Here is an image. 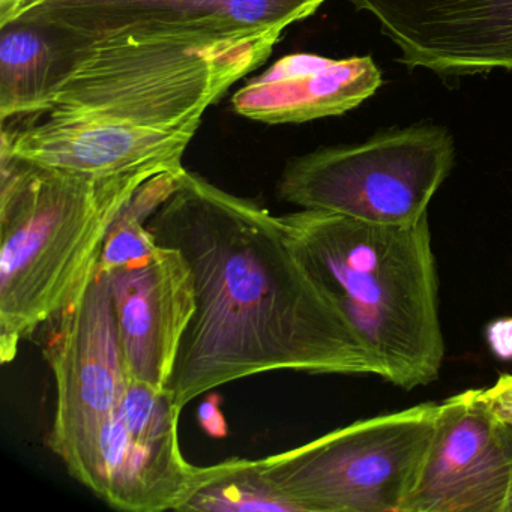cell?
<instances>
[{
  "label": "cell",
  "mask_w": 512,
  "mask_h": 512,
  "mask_svg": "<svg viewBox=\"0 0 512 512\" xmlns=\"http://www.w3.org/2000/svg\"><path fill=\"white\" fill-rule=\"evenodd\" d=\"M37 337L55 382L47 445L67 472L119 511H178L199 472L179 443L182 409L128 373L106 277Z\"/></svg>",
  "instance_id": "3"
},
{
  "label": "cell",
  "mask_w": 512,
  "mask_h": 512,
  "mask_svg": "<svg viewBox=\"0 0 512 512\" xmlns=\"http://www.w3.org/2000/svg\"><path fill=\"white\" fill-rule=\"evenodd\" d=\"M80 38L35 17L0 25V125L37 115L76 65Z\"/></svg>",
  "instance_id": "13"
},
{
  "label": "cell",
  "mask_w": 512,
  "mask_h": 512,
  "mask_svg": "<svg viewBox=\"0 0 512 512\" xmlns=\"http://www.w3.org/2000/svg\"><path fill=\"white\" fill-rule=\"evenodd\" d=\"M439 403L352 422L262 458L301 512H400L436 430Z\"/></svg>",
  "instance_id": "7"
},
{
  "label": "cell",
  "mask_w": 512,
  "mask_h": 512,
  "mask_svg": "<svg viewBox=\"0 0 512 512\" xmlns=\"http://www.w3.org/2000/svg\"><path fill=\"white\" fill-rule=\"evenodd\" d=\"M410 70L460 77L512 70V0H349Z\"/></svg>",
  "instance_id": "9"
},
{
  "label": "cell",
  "mask_w": 512,
  "mask_h": 512,
  "mask_svg": "<svg viewBox=\"0 0 512 512\" xmlns=\"http://www.w3.org/2000/svg\"><path fill=\"white\" fill-rule=\"evenodd\" d=\"M512 457L479 389L440 401L433 440L400 512H505Z\"/></svg>",
  "instance_id": "8"
},
{
  "label": "cell",
  "mask_w": 512,
  "mask_h": 512,
  "mask_svg": "<svg viewBox=\"0 0 512 512\" xmlns=\"http://www.w3.org/2000/svg\"><path fill=\"white\" fill-rule=\"evenodd\" d=\"M503 431H505L506 443H508L509 452L512 457V425L503 424ZM505 512H512V479L509 485L508 499H506Z\"/></svg>",
  "instance_id": "18"
},
{
  "label": "cell",
  "mask_w": 512,
  "mask_h": 512,
  "mask_svg": "<svg viewBox=\"0 0 512 512\" xmlns=\"http://www.w3.org/2000/svg\"><path fill=\"white\" fill-rule=\"evenodd\" d=\"M382 85L371 56L331 59L293 53L236 91L238 115L268 125L304 124L361 106Z\"/></svg>",
  "instance_id": "12"
},
{
  "label": "cell",
  "mask_w": 512,
  "mask_h": 512,
  "mask_svg": "<svg viewBox=\"0 0 512 512\" xmlns=\"http://www.w3.org/2000/svg\"><path fill=\"white\" fill-rule=\"evenodd\" d=\"M479 391L494 416L503 424L512 425V373L500 374L493 385Z\"/></svg>",
  "instance_id": "15"
},
{
  "label": "cell",
  "mask_w": 512,
  "mask_h": 512,
  "mask_svg": "<svg viewBox=\"0 0 512 512\" xmlns=\"http://www.w3.org/2000/svg\"><path fill=\"white\" fill-rule=\"evenodd\" d=\"M323 2L325 0H37L16 17L47 20L80 35L124 29L239 31L266 26L289 28L313 16Z\"/></svg>",
  "instance_id": "11"
},
{
  "label": "cell",
  "mask_w": 512,
  "mask_h": 512,
  "mask_svg": "<svg viewBox=\"0 0 512 512\" xmlns=\"http://www.w3.org/2000/svg\"><path fill=\"white\" fill-rule=\"evenodd\" d=\"M454 139L439 125H412L358 145L332 146L292 158L278 199L379 226H413L454 167Z\"/></svg>",
  "instance_id": "6"
},
{
  "label": "cell",
  "mask_w": 512,
  "mask_h": 512,
  "mask_svg": "<svg viewBox=\"0 0 512 512\" xmlns=\"http://www.w3.org/2000/svg\"><path fill=\"white\" fill-rule=\"evenodd\" d=\"M37 0H0V25L11 22L17 14L22 13Z\"/></svg>",
  "instance_id": "17"
},
{
  "label": "cell",
  "mask_w": 512,
  "mask_h": 512,
  "mask_svg": "<svg viewBox=\"0 0 512 512\" xmlns=\"http://www.w3.org/2000/svg\"><path fill=\"white\" fill-rule=\"evenodd\" d=\"M148 227L187 257L196 280V314L169 385L181 409L271 371L374 376L280 215L185 170Z\"/></svg>",
  "instance_id": "1"
},
{
  "label": "cell",
  "mask_w": 512,
  "mask_h": 512,
  "mask_svg": "<svg viewBox=\"0 0 512 512\" xmlns=\"http://www.w3.org/2000/svg\"><path fill=\"white\" fill-rule=\"evenodd\" d=\"M158 170L91 175L0 152V361L94 280L110 227Z\"/></svg>",
  "instance_id": "5"
},
{
  "label": "cell",
  "mask_w": 512,
  "mask_h": 512,
  "mask_svg": "<svg viewBox=\"0 0 512 512\" xmlns=\"http://www.w3.org/2000/svg\"><path fill=\"white\" fill-rule=\"evenodd\" d=\"M488 347L500 361H512V317H500L485 329Z\"/></svg>",
  "instance_id": "16"
},
{
  "label": "cell",
  "mask_w": 512,
  "mask_h": 512,
  "mask_svg": "<svg viewBox=\"0 0 512 512\" xmlns=\"http://www.w3.org/2000/svg\"><path fill=\"white\" fill-rule=\"evenodd\" d=\"M181 512H301L299 506L274 487L262 458H229L200 466Z\"/></svg>",
  "instance_id": "14"
},
{
  "label": "cell",
  "mask_w": 512,
  "mask_h": 512,
  "mask_svg": "<svg viewBox=\"0 0 512 512\" xmlns=\"http://www.w3.org/2000/svg\"><path fill=\"white\" fill-rule=\"evenodd\" d=\"M280 218L367 353L374 376L404 391L436 382L445 338L428 217L403 227L311 209Z\"/></svg>",
  "instance_id": "4"
},
{
  "label": "cell",
  "mask_w": 512,
  "mask_h": 512,
  "mask_svg": "<svg viewBox=\"0 0 512 512\" xmlns=\"http://www.w3.org/2000/svg\"><path fill=\"white\" fill-rule=\"evenodd\" d=\"M286 29L73 31V70L37 115L2 124L0 152L101 176L185 169L206 110L268 61Z\"/></svg>",
  "instance_id": "2"
},
{
  "label": "cell",
  "mask_w": 512,
  "mask_h": 512,
  "mask_svg": "<svg viewBox=\"0 0 512 512\" xmlns=\"http://www.w3.org/2000/svg\"><path fill=\"white\" fill-rule=\"evenodd\" d=\"M106 277L125 365L133 379L169 389L182 338L197 310L187 257L158 244Z\"/></svg>",
  "instance_id": "10"
}]
</instances>
